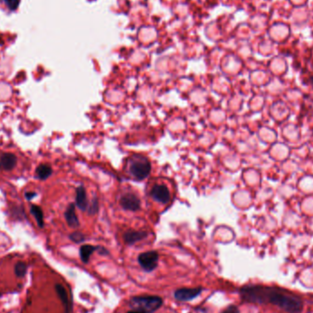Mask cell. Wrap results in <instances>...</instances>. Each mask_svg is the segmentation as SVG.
<instances>
[{
    "instance_id": "cell-13",
    "label": "cell",
    "mask_w": 313,
    "mask_h": 313,
    "mask_svg": "<svg viewBox=\"0 0 313 313\" xmlns=\"http://www.w3.org/2000/svg\"><path fill=\"white\" fill-rule=\"evenodd\" d=\"M96 250H98V248L91 246V244H84V246H82L81 248H80V256H81L82 261L84 263L87 264L89 262L92 253Z\"/></svg>"
},
{
    "instance_id": "cell-17",
    "label": "cell",
    "mask_w": 313,
    "mask_h": 313,
    "mask_svg": "<svg viewBox=\"0 0 313 313\" xmlns=\"http://www.w3.org/2000/svg\"><path fill=\"white\" fill-rule=\"evenodd\" d=\"M70 238L74 242H76V243H81V242H82V241L84 240V234H81V232H74L72 234H70Z\"/></svg>"
},
{
    "instance_id": "cell-7",
    "label": "cell",
    "mask_w": 313,
    "mask_h": 313,
    "mask_svg": "<svg viewBox=\"0 0 313 313\" xmlns=\"http://www.w3.org/2000/svg\"><path fill=\"white\" fill-rule=\"evenodd\" d=\"M150 194L154 200L162 204H167L170 200V190L165 185H156L152 188Z\"/></svg>"
},
{
    "instance_id": "cell-15",
    "label": "cell",
    "mask_w": 313,
    "mask_h": 313,
    "mask_svg": "<svg viewBox=\"0 0 313 313\" xmlns=\"http://www.w3.org/2000/svg\"><path fill=\"white\" fill-rule=\"evenodd\" d=\"M20 0H0V6H3L8 10L13 11L18 6Z\"/></svg>"
},
{
    "instance_id": "cell-19",
    "label": "cell",
    "mask_w": 313,
    "mask_h": 313,
    "mask_svg": "<svg viewBox=\"0 0 313 313\" xmlns=\"http://www.w3.org/2000/svg\"><path fill=\"white\" fill-rule=\"evenodd\" d=\"M221 313H240V312H239V308L236 306L231 305V306L227 307L224 310H222Z\"/></svg>"
},
{
    "instance_id": "cell-16",
    "label": "cell",
    "mask_w": 313,
    "mask_h": 313,
    "mask_svg": "<svg viewBox=\"0 0 313 313\" xmlns=\"http://www.w3.org/2000/svg\"><path fill=\"white\" fill-rule=\"evenodd\" d=\"M32 212L38 222V226L40 227L44 226V216H42V210L37 206H33L32 208Z\"/></svg>"
},
{
    "instance_id": "cell-10",
    "label": "cell",
    "mask_w": 313,
    "mask_h": 313,
    "mask_svg": "<svg viewBox=\"0 0 313 313\" xmlns=\"http://www.w3.org/2000/svg\"><path fill=\"white\" fill-rule=\"evenodd\" d=\"M146 236L148 234L143 231H128L124 232V240L128 244H134L136 242L146 238Z\"/></svg>"
},
{
    "instance_id": "cell-12",
    "label": "cell",
    "mask_w": 313,
    "mask_h": 313,
    "mask_svg": "<svg viewBox=\"0 0 313 313\" xmlns=\"http://www.w3.org/2000/svg\"><path fill=\"white\" fill-rule=\"evenodd\" d=\"M65 219L67 221V224L72 228H76L79 226V220L76 214V206L70 204L65 212Z\"/></svg>"
},
{
    "instance_id": "cell-2",
    "label": "cell",
    "mask_w": 313,
    "mask_h": 313,
    "mask_svg": "<svg viewBox=\"0 0 313 313\" xmlns=\"http://www.w3.org/2000/svg\"><path fill=\"white\" fill-rule=\"evenodd\" d=\"M163 300L158 296L142 295L135 296L130 298V305L131 310L126 313H153L162 307Z\"/></svg>"
},
{
    "instance_id": "cell-18",
    "label": "cell",
    "mask_w": 313,
    "mask_h": 313,
    "mask_svg": "<svg viewBox=\"0 0 313 313\" xmlns=\"http://www.w3.org/2000/svg\"><path fill=\"white\" fill-rule=\"evenodd\" d=\"M88 212H89V214H96V212H98V199H94L92 200V204H91V206L89 207V209H88Z\"/></svg>"
},
{
    "instance_id": "cell-8",
    "label": "cell",
    "mask_w": 313,
    "mask_h": 313,
    "mask_svg": "<svg viewBox=\"0 0 313 313\" xmlns=\"http://www.w3.org/2000/svg\"><path fill=\"white\" fill-rule=\"evenodd\" d=\"M16 156L13 153H2L0 154V170L5 172H10L16 167Z\"/></svg>"
},
{
    "instance_id": "cell-1",
    "label": "cell",
    "mask_w": 313,
    "mask_h": 313,
    "mask_svg": "<svg viewBox=\"0 0 313 313\" xmlns=\"http://www.w3.org/2000/svg\"><path fill=\"white\" fill-rule=\"evenodd\" d=\"M244 302L260 305H273L286 313H300L302 298L296 294L280 288L264 285H248L240 290Z\"/></svg>"
},
{
    "instance_id": "cell-11",
    "label": "cell",
    "mask_w": 313,
    "mask_h": 313,
    "mask_svg": "<svg viewBox=\"0 0 313 313\" xmlns=\"http://www.w3.org/2000/svg\"><path fill=\"white\" fill-rule=\"evenodd\" d=\"M76 206L82 210H86L88 207L86 192L82 186H79L76 189Z\"/></svg>"
},
{
    "instance_id": "cell-9",
    "label": "cell",
    "mask_w": 313,
    "mask_h": 313,
    "mask_svg": "<svg viewBox=\"0 0 313 313\" xmlns=\"http://www.w3.org/2000/svg\"><path fill=\"white\" fill-rule=\"evenodd\" d=\"M55 290H56V292H57V294L59 296L60 302L64 306L66 313H70V310H72V304H70V300H69V297H68V293L66 292L64 286L60 285V284H57L55 286Z\"/></svg>"
},
{
    "instance_id": "cell-3",
    "label": "cell",
    "mask_w": 313,
    "mask_h": 313,
    "mask_svg": "<svg viewBox=\"0 0 313 313\" xmlns=\"http://www.w3.org/2000/svg\"><path fill=\"white\" fill-rule=\"evenodd\" d=\"M130 173L136 180L146 178L152 170V165L144 156H135L131 160L130 167Z\"/></svg>"
},
{
    "instance_id": "cell-5",
    "label": "cell",
    "mask_w": 313,
    "mask_h": 313,
    "mask_svg": "<svg viewBox=\"0 0 313 313\" xmlns=\"http://www.w3.org/2000/svg\"><path fill=\"white\" fill-rule=\"evenodd\" d=\"M202 292V288H178L175 293L174 297L178 302H190L195 298L198 297Z\"/></svg>"
},
{
    "instance_id": "cell-4",
    "label": "cell",
    "mask_w": 313,
    "mask_h": 313,
    "mask_svg": "<svg viewBox=\"0 0 313 313\" xmlns=\"http://www.w3.org/2000/svg\"><path fill=\"white\" fill-rule=\"evenodd\" d=\"M138 261L146 272H152L158 266V254L156 251H148L140 254Z\"/></svg>"
},
{
    "instance_id": "cell-6",
    "label": "cell",
    "mask_w": 313,
    "mask_h": 313,
    "mask_svg": "<svg viewBox=\"0 0 313 313\" xmlns=\"http://www.w3.org/2000/svg\"><path fill=\"white\" fill-rule=\"evenodd\" d=\"M120 206L124 210L135 212L140 208V200L133 194H126L120 198Z\"/></svg>"
},
{
    "instance_id": "cell-14",
    "label": "cell",
    "mask_w": 313,
    "mask_h": 313,
    "mask_svg": "<svg viewBox=\"0 0 313 313\" xmlns=\"http://www.w3.org/2000/svg\"><path fill=\"white\" fill-rule=\"evenodd\" d=\"M52 172V168L50 167L49 165H40L36 170L37 176H38V178H42V180L49 178Z\"/></svg>"
}]
</instances>
